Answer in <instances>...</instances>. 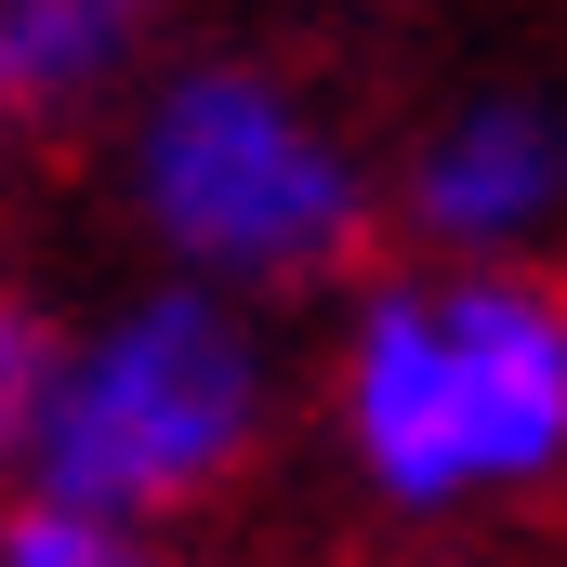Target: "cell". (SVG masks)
Here are the masks:
<instances>
[{
    "mask_svg": "<svg viewBox=\"0 0 567 567\" xmlns=\"http://www.w3.org/2000/svg\"><path fill=\"white\" fill-rule=\"evenodd\" d=\"M317 423L370 515L462 528L567 488V278L396 251L343 290L317 357Z\"/></svg>",
    "mask_w": 567,
    "mask_h": 567,
    "instance_id": "obj_1",
    "label": "cell"
},
{
    "mask_svg": "<svg viewBox=\"0 0 567 567\" xmlns=\"http://www.w3.org/2000/svg\"><path fill=\"white\" fill-rule=\"evenodd\" d=\"M66 343H80L66 303L0 278V488L40 475V435H53V396H66Z\"/></svg>",
    "mask_w": 567,
    "mask_h": 567,
    "instance_id": "obj_6",
    "label": "cell"
},
{
    "mask_svg": "<svg viewBox=\"0 0 567 567\" xmlns=\"http://www.w3.org/2000/svg\"><path fill=\"white\" fill-rule=\"evenodd\" d=\"M265 317L278 303L212 290L185 265L93 303L80 343H66V396H53L27 488H66L93 515H145V528L212 515L278 449V330Z\"/></svg>",
    "mask_w": 567,
    "mask_h": 567,
    "instance_id": "obj_3",
    "label": "cell"
},
{
    "mask_svg": "<svg viewBox=\"0 0 567 567\" xmlns=\"http://www.w3.org/2000/svg\"><path fill=\"white\" fill-rule=\"evenodd\" d=\"M0 567H185V555L145 515H93L66 488H0Z\"/></svg>",
    "mask_w": 567,
    "mask_h": 567,
    "instance_id": "obj_7",
    "label": "cell"
},
{
    "mask_svg": "<svg viewBox=\"0 0 567 567\" xmlns=\"http://www.w3.org/2000/svg\"><path fill=\"white\" fill-rule=\"evenodd\" d=\"M120 198H133L145 251L185 265L212 290H251V303H343L370 278L383 225H396V185L357 158V133L251 53H198V66H158L120 120Z\"/></svg>",
    "mask_w": 567,
    "mask_h": 567,
    "instance_id": "obj_2",
    "label": "cell"
},
{
    "mask_svg": "<svg viewBox=\"0 0 567 567\" xmlns=\"http://www.w3.org/2000/svg\"><path fill=\"white\" fill-rule=\"evenodd\" d=\"M158 0H0V145H53L145 80Z\"/></svg>",
    "mask_w": 567,
    "mask_h": 567,
    "instance_id": "obj_5",
    "label": "cell"
},
{
    "mask_svg": "<svg viewBox=\"0 0 567 567\" xmlns=\"http://www.w3.org/2000/svg\"><path fill=\"white\" fill-rule=\"evenodd\" d=\"M396 238L475 251V265H555L567 251V80L488 66L435 93L423 133L396 145Z\"/></svg>",
    "mask_w": 567,
    "mask_h": 567,
    "instance_id": "obj_4",
    "label": "cell"
}]
</instances>
